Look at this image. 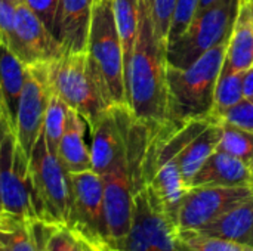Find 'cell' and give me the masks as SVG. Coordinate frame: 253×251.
Returning a JSON list of instances; mask_svg holds the SVG:
<instances>
[{
	"label": "cell",
	"instance_id": "1",
	"mask_svg": "<svg viewBox=\"0 0 253 251\" xmlns=\"http://www.w3.org/2000/svg\"><path fill=\"white\" fill-rule=\"evenodd\" d=\"M166 46L156 28L151 0H139V30L125 70V83L127 107L147 124L169 121Z\"/></svg>",
	"mask_w": 253,
	"mask_h": 251
},
{
	"label": "cell",
	"instance_id": "2",
	"mask_svg": "<svg viewBox=\"0 0 253 251\" xmlns=\"http://www.w3.org/2000/svg\"><path fill=\"white\" fill-rule=\"evenodd\" d=\"M43 67L50 92L77 111L89 129L114 107L108 86L87 50L65 52L56 59L43 62Z\"/></svg>",
	"mask_w": 253,
	"mask_h": 251
},
{
	"label": "cell",
	"instance_id": "3",
	"mask_svg": "<svg viewBox=\"0 0 253 251\" xmlns=\"http://www.w3.org/2000/svg\"><path fill=\"white\" fill-rule=\"evenodd\" d=\"M227 46L228 40L212 47L187 68L168 67L169 120L185 123L212 117L215 87Z\"/></svg>",
	"mask_w": 253,
	"mask_h": 251
},
{
	"label": "cell",
	"instance_id": "4",
	"mask_svg": "<svg viewBox=\"0 0 253 251\" xmlns=\"http://www.w3.org/2000/svg\"><path fill=\"white\" fill-rule=\"evenodd\" d=\"M242 0H227L197 15L188 28L166 46L168 67L187 68L212 47L230 38Z\"/></svg>",
	"mask_w": 253,
	"mask_h": 251
},
{
	"label": "cell",
	"instance_id": "5",
	"mask_svg": "<svg viewBox=\"0 0 253 251\" xmlns=\"http://www.w3.org/2000/svg\"><path fill=\"white\" fill-rule=\"evenodd\" d=\"M87 53L99 68L114 105H127L125 55L117 31L113 0H93Z\"/></svg>",
	"mask_w": 253,
	"mask_h": 251
},
{
	"label": "cell",
	"instance_id": "6",
	"mask_svg": "<svg viewBox=\"0 0 253 251\" xmlns=\"http://www.w3.org/2000/svg\"><path fill=\"white\" fill-rule=\"evenodd\" d=\"M65 226L96 249L110 246L104 209V182L96 172L70 173V207Z\"/></svg>",
	"mask_w": 253,
	"mask_h": 251
},
{
	"label": "cell",
	"instance_id": "7",
	"mask_svg": "<svg viewBox=\"0 0 253 251\" xmlns=\"http://www.w3.org/2000/svg\"><path fill=\"white\" fill-rule=\"evenodd\" d=\"M40 220L65 225L70 207V173L50 152L43 130L28 158Z\"/></svg>",
	"mask_w": 253,
	"mask_h": 251
},
{
	"label": "cell",
	"instance_id": "8",
	"mask_svg": "<svg viewBox=\"0 0 253 251\" xmlns=\"http://www.w3.org/2000/svg\"><path fill=\"white\" fill-rule=\"evenodd\" d=\"M0 210L28 219H40L28 155L12 130L6 133L0 148Z\"/></svg>",
	"mask_w": 253,
	"mask_h": 251
},
{
	"label": "cell",
	"instance_id": "9",
	"mask_svg": "<svg viewBox=\"0 0 253 251\" xmlns=\"http://www.w3.org/2000/svg\"><path fill=\"white\" fill-rule=\"evenodd\" d=\"M252 195V186L190 188L179 209L178 231H199Z\"/></svg>",
	"mask_w": 253,
	"mask_h": 251
},
{
	"label": "cell",
	"instance_id": "10",
	"mask_svg": "<svg viewBox=\"0 0 253 251\" xmlns=\"http://www.w3.org/2000/svg\"><path fill=\"white\" fill-rule=\"evenodd\" d=\"M50 96L52 92L46 80L43 64L27 65V78L16 112L15 135L28 158L43 130Z\"/></svg>",
	"mask_w": 253,
	"mask_h": 251
},
{
	"label": "cell",
	"instance_id": "11",
	"mask_svg": "<svg viewBox=\"0 0 253 251\" xmlns=\"http://www.w3.org/2000/svg\"><path fill=\"white\" fill-rule=\"evenodd\" d=\"M15 33V55L25 65L49 62L65 53L64 47L55 38L52 31L24 1L16 4Z\"/></svg>",
	"mask_w": 253,
	"mask_h": 251
},
{
	"label": "cell",
	"instance_id": "12",
	"mask_svg": "<svg viewBox=\"0 0 253 251\" xmlns=\"http://www.w3.org/2000/svg\"><path fill=\"white\" fill-rule=\"evenodd\" d=\"M125 105H114L107 109L90 127L92 132V170L99 176L107 173L125 148L122 109Z\"/></svg>",
	"mask_w": 253,
	"mask_h": 251
},
{
	"label": "cell",
	"instance_id": "13",
	"mask_svg": "<svg viewBox=\"0 0 253 251\" xmlns=\"http://www.w3.org/2000/svg\"><path fill=\"white\" fill-rule=\"evenodd\" d=\"M93 0H59L53 36L65 52L87 50Z\"/></svg>",
	"mask_w": 253,
	"mask_h": 251
},
{
	"label": "cell",
	"instance_id": "14",
	"mask_svg": "<svg viewBox=\"0 0 253 251\" xmlns=\"http://www.w3.org/2000/svg\"><path fill=\"white\" fill-rule=\"evenodd\" d=\"M188 186L179 172L176 158L162 164L145 185L151 203L178 228V216Z\"/></svg>",
	"mask_w": 253,
	"mask_h": 251
},
{
	"label": "cell",
	"instance_id": "15",
	"mask_svg": "<svg viewBox=\"0 0 253 251\" xmlns=\"http://www.w3.org/2000/svg\"><path fill=\"white\" fill-rule=\"evenodd\" d=\"M253 67V3L242 0L221 71L246 72Z\"/></svg>",
	"mask_w": 253,
	"mask_h": 251
},
{
	"label": "cell",
	"instance_id": "16",
	"mask_svg": "<svg viewBox=\"0 0 253 251\" xmlns=\"http://www.w3.org/2000/svg\"><path fill=\"white\" fill-rule=\"evenodd\" d=\"M196 186H251V169L239 158L216 149L188 185Z\"/></svg>",
	"mask_w": 253,
	"mask_h": 251
},
{
	"label": "cell",
	"instance_id": "17",
	"mask_svg": "<svg viewBox=\"0 0 253 251\" xmlns=\"http://www.w3.org/2000/svg\"><path fill=\"white\" fill-rule=\"evenodd\" d=\"M133 215L141 220L153 251H178V228L151 203L145 186L133 197Z\"/></svg>",
	"mask_w": 253,
	"mask_h": 251
},
{
	"label": "cell",
	"instance_id": "18",
	"mask_svg": "<svg viewBox=\"0 0 253 251\" xmlns=\"http://www.w3.org/2000/svg\"><path fill=\"white\" fill-rule=\"evenodd\" d=\"M86 120L74 109L68 108L65 129L58 146V158L68 173L92 170L90 148L84 141Z\"/></svg>",
	"mask_w": 253,
	"mask_h": 251
},
{
	"label": "cell",
	"instance_id": "19",
	"mask_svg": "<svg viewBox=\"0 0 253 251\" xmlns=\"http://www.w3.org/2000/svg\"><path fill=\"white\" fill-rule=\"evenodd\" d=\"M27 78V65L0 41V96L12 132H15L16 112Z\"/></svg>",
	"mask_w": 253,
	"mask_h": 251
},
{
	"label": "cell",
	"instance_id": "20",
	"mask_svg": "<svg viewBox=\"0 0 253 251\" xmlns=\"http://www.w3.org/2000/svg\"><path fill=\"white\" fill-rule=\"evenodd\" d=\"M199 231L253 249V195Z\"/></svg>",
	"mask_w": 253,
	"mask_h": 251
},
{
	"label": "cell",
	"instance_id": "21",
	"mask_svg": "<svg viewBox=\"0 0 253 251\" xmlns=\"http://www.w3.org/2000/svg\"><path fill=\"white\" fill-rule=\"evenodd\" d=\"M221 138L222 124L221 121H213L178 154L176 163L187 186L190 185L194 175L208 161V158L216 151Z\"/></svg>",
	"mask_w": 253,
	"mask_h": 251
},
{
	"label": "cell",
	"instance_id": "22",
	"mask_svg": "<svg viewBox=\"0 0 253 251\" xmlns=\"http://www.w3.org/2000/svg\"><path fill=\"white\" fill-rule=\"evenodd\" d=\"M0 246L6 251H40L33 232L30 219L0 210Z\"/></svg>",
	"mask_w": 253,
	"mask_h": 251
},
{
	"label": "cell",
	"instance_id": "23",
	"mask_svg": "<svg viewBox=\"0 0 253 251\" xmlns=\"http://www.w3.org/2000/svg\"><path fill=\"white\" fill-rule=\"evenodd\" d=\"M113 9L117 31L123 46L126 70L139 30V0H113Z\"/></svg>",
	"mask_w": 253,
	"mask_h": 251
},
{
	"label": "cell",
	"instance_id": "24",
	"mask_svg": "<svg viewBox=\"0 0 253 251\" xmlns=\"http://www.w3.org/2000/svg\"><path fill=\"white\" fill-rule=\"evenodd\" d=\"M221 124H222V138L216 149L239 158L249 169H252L253 132L230 124V123H224V121H221Z\"/></svg>",
	"mask_w": 253,
	"mask_h": 251
},
{
	"label": "cell",
	"instance_id": "25",
	"mask_svg": "<svg viewBox=\"0 0 253 251\" xmlns=\"http://www.w3.org/2000/svg\"><path fill=\"white\" fill-rule=\"evenodd\" d=\"M243 75L245 72L221 71L215 87V96H213V111H212L213 118L218 120V117L222 112L236 107L239 102L245 99Z\"/></svg>",
	"mask_w": 253,
	"mask_h": 251
},
{
	"label": "cell",
	"instance_id": "26",
	"mask_svg": "<svg viewBox=\"0 0 253 251\" xmlns=\"http://www.w3.org/2000/svg\"><path fill=\"white\" fill-rule=\"evenodd\" d=\"M253 249L202 231H178V251H251Z\"/></svg>",
	"mask_w": 253,
	"mask_h": 251
},
{
	"label": "cell",
	"instance_id": "27",
	"mask_svg": "<svg viewBox=\"0 0 253 251\" xmlns=\"http://www.w3.org/2000/svg\"><path fill=\"white\" fill-rule=\"evenodd\" d=\"M68 108L70 107L65 102H62L58 96L52 93L49 105H47V111L44 115L43 135H44V141H46L49 151L53 154L58 152V146H59V142L65 129V123H67Z\"/></svg>",
	"mask_w": 253,
	"mask_h": 251
},
{
	"label": "cell",
	"instance_id": "28",
	"mask_svg": "<svg viewBox=\"0 0 253 251\" xmlns=\"http://www.w3.org/2000/svg\"><path fill=\"white\" fill-rule=\"evenodd\" d=\"M197 6H199V0H176L173 18L168 34V44L175 41L188 28V25L196 16Z\"/></svg>",
	"mask_w": 253,
	"mask_h": 251
},
{
	"label": "cell",
	"instance_id": "29",
	"mask_svg": "<svg viewBox=\"0 0 253 251\" xmlns=\"http://www.w3.org/2000/svg\"><path fill=\"white\" fill-rule=\"evenodd\" d=\"M16 4L0 0V41L4 43L13 53L16 50V33H15Z\"/></svg>",
	"mask_w": 253,
	"mask_h": 251
},
{
	"label": "cell",
	"instance_id": "30",
	"mask_svg": "<svg viewBox=\"0 0 253 251\" xmlns=\"http://www.w3.org/2000/svg\"><path fill=\"white\" fill-rule=\"evenodd\" d=\"M218 121L230 123L253 132V98H245L236 107L222 112L218 117Z\"/></svg>",
	"mask_w": 253,
	"mask_h": 251
},
{
	"label": "cell",
	"instance_id": "31",
	"mask_svg": "<svg viewBox=\"0 0 253 251\" xmlns=\"http://www.w3.org/2000/svg\"><path fill=\"white\" fill-rule=\"evenodd\" d=\"M44 251H84L82 240L65 225L58 226L50 238L47 240V244Z\"/></svg>",
	"mask_w": 253,
	"mask_h": 251
},
{
	"label": "cell",
	"instance_id": "32",
	"mask_svg": "<svg viewBox=\"0 0 253 251\" xmlns=\"http://www.w3.org/2000/svg\"><path fill=\"white\" fill-rule=\"evenodd\" d=\"M175 3L176 0H151L153 18L156 22L157 33L166 41V44H168V34H169L170 22L173 18Z\"/></svg>",
	"mask_w": 253,
	"mask_h": 251
},
{
	"label": "cell",
	"instance_id": "33",
	"mask_svg": "<svg viewBox=\"0 0 253 251\" xmlns=\"http://www.w3.org/2000/svg\"><path fill=\"white\" fill-rule=\"evenodd\" d=\"M119 249L123 251H153L150 240L147 237V232L141 223V220L132 215V223L130 229L123 240V243L119 246Z\"/></svg>",
	"mask_w": 253,
	"mask_h": 251
},
{
	"label": "cell",
	"instance_id": "34",
	"mask_svg": "<svg viewBox=\"0 0 253 251\" xmlns=\"http://www.w3.org/2000/svg\"><path fill=\"white\" fill-rule=\"evenodd\" d=\"M24 3L40 18V21L50 31L53 30V21L59 0H24Z\"/></svg>",
	"mask_w": 253,
	"mask_h": 251
},
{
	"label": "cell",
	"instance_id": "35",
	"mask_svg": "<svg viewBox=\"0 0 253 251\" xmlns=\"http://www.w3.org/2000/svg\"><path fill=\"white\" fill-rule=\"evenodd\" d=\"M243 95L245 98H253V67L243 75Z\"/></svg>",
	"mask_w": 253,
	"mask_h": 251
},
{
	"label": "cell",
	"instance_id": "36",
	"mask_svg": "<svg viewBox=\"0 0 253 251\" xmlns=\"http://www.w3.org/2000/svg\"><path fill=\"white\" fill-rule=\"evenodd\" d=\"M224 1H227V0H199V6H197L196 16H197V15H200V13H203L205 10H208V9L213 7V6H218V4L224 3ZM196 16H194V18H196Z\"/></svg>",
	"mask_w": 253,
	"mask_h": 251
},
{
	"label": "cell",
	"instance_id": "37",
	"mask_svg": "<svg viewBox=\"0 0 253 251\" xmlns=\"http://www.w3.org/2000/svg\"><path fill=\"white\" fill-rule=\"evenodd\" d=\"M9 130H12V129H10V126H9V121H7V118H6V114H4L3 111H0V148H1L3 139H4V136H6V133H7Z\"/></svg>",
	"mask_w": 253,
	"mask_h": 251
},
{
	"label": "cell",
	"instance_id": "38",
	"mask_svg": "<svg viewBox=\"0 0 253 251\" xmlns=\"http://www.w3.org/2000/svg\"><path fill=\"white\" fill-rule=\"evenodd\" d=\"M80 240H82V238H80ZM82 243H83V250H84V251H99L98 249H95L93 246H90L89 243L83 241V240H82Z\"/></svg>",
	"mask_w": 253,
	"mask_h": 251
},
{
	"label": "cell",
	"instance_id": "39",
	"mask_svg": "<svg viewBox=\"0 0 253 251\" xmlns=\"http://www.w3.org/2000/svg\"><path fill=\"white\" fill-rule=\"evenodd\" d=\"M96 249V247H95ZM99 251H123L120 250V249H117V247H113V246H104V247H101V249H98Z\"/></svg>",
	"mask_w": 253,
	"mask_h": 251
},
{
	"label": "cell",
	"instance_id": "40",
	"mask_svg": "<svg viewBox=\"0 0 253 251\" xmlns=\"http://www.w3.org/2000/svg\"><path fill=\"white\" fill-rule=\"evenodd\" d=\"M0 111H3L4 114H6V111H4V105H3V101H1V96H0ZM7 118V117H6Z\"/></svg>",
	"mask_w": 253,
	"mask_h": 251
},
{
	"label": "cell",
	"instance_id": "41",
	"mask_svg": "<svg viewBox=\"0 0 253 251\" xmlns=\"http://www.w3.org/2000/svg\"><path fill=\"white\" fill-rule=\"evenodd\" d=\"M6 1H10V3H13V4H19V3H22L24 0H6Z\"/></svg>",
	"mask_w": 253,
	"mask_h": 251
},
{
	"label": "cell",
	"instance_id": "42",
	"mask_svg": "<svg viewBox=\"0 0 253 251\" xmlns=\"http://www.w3.org/2000/svg\"><path fill=\"white\" fill-rule=\"evenodd\" d=\"M251 186L253 188V167L251 169Z\"/></svg>",
	"mask_w": 253,
	"mask_h": 251
},
{
	"label": "cell",
	"instance_id": "43",
	"mask_svg": "<svg viewBox=\"0 0 253 251\" xmlns=\"http://www.w3.org/2000/svg\"><path fill=\"white\" fill-rule=\"evenodd\" d=\"M0 251H6V250H4V249H3V247L0 246Z\"/></svg>",
	"mask_w": 253,
	"mask_h": 251
},
{
	"label": "cell",
	"instance_id": "44",
	"mask_svg": "<svg viewBox=\"0 0 253 251\" xmlns=\"http://www.w3.org/2000/svg\"><path fill=\"white\" fill-rule=\"evenodd\" d=\"M251 1H252V3H253V0H251Z\"/></svg>",
	"mask_w": 253,
	"mask_h": 251
},
{
	"label": "cell",
	"instance_id": "45",
	"mask_svg": "<svg viewBox=\"0 0 253 251\" xmlns=\"http://www.w3.org/2000/svg\"><path fill=\"white\" fill-rule=\"evenodd\" d=\"M251 251H253V250H251Z\"/></svg>",
	"mask_w": 253,
	"mask_h": 251
}]
</instances>
